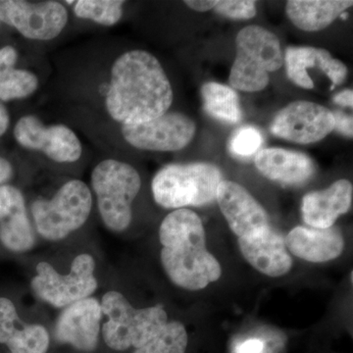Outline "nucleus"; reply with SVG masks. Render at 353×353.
Instances as JSON below:
<instances>
[{"instance_id": "1", "label": "nucleus", "mask_w": 353, "mask_h": 353, "mask_svg": "<svg viewBox=\"0 0 353 353\" xmlns=\"http://www.w3.org/2000/svg\"><path fill=\"white\" fill-rule=\"evenodd\" d=\"M102 110L120 126L148 122L168 112L173 88L154 55L143 50L121 53L99 85Z\"/></svg>"}, {"instance_id": "2", "label": "nucleus", "mask_w": 353, "mask_h": 353, "mask_svg": "<svg viewBox=\"0 0 353 353\" xmlns=\"http://www.w3.org/2000/svg\"><path fill=\"white\" fill-rule=\"evenodd\" d=\"M159 240L162 267L178 287L196 292L222 276V267L208 250L205 230L194 211L181 208L169 213L160 225Z\"/></svg>"}, {"instance_id": "3", "label": "nucleus", "mask_w": 353, "mask_h": 353, "mask_svg": "<svg viewBox=\"0 0 353 353\" xmlns=\"http://www.w3.org/2000/svg\"><path fill=\"white\" fill-rule=\"evenodd\" d=\"M90 180L102 222L110 231L124 232L131 224L132 202L141 188L139 172L122 160L106 158L94 167Z\"/></svg>"}, {"instance_id": "4", "label": "nucleus", "mask_w": 353, "mask_h": 353, "mask_svg": "<svg viewBox=\"0 0 353 353\" xmlns=\"http://www.w3.org/2000/svg\"><path fill=\"white\" fill-rule=\"evenodd\" d=\"M222 173L215 165L196 162L169 164L153 176V199L166 209L202 206L216 199Z\"/></svg>"}, {"instance_id": "5", "label": "nucleus", "mask_w": 353, "mask_h": 353, "mask_svg": "<svg viewBox=\"0 0 353 353\" xmlns=\"http://www.w3.org/2000/svg\"><path fill=\"white\" fill-rule=\"evenodd\" d=\"M236 44L230 85L243 92L263 90L270 81L269 74L278 71L284 64L277 36L260 26H248L239 32Z\"/></svg>"}, {"instance_id": "6", "label": "nucleus", "mask_w": 353, "mask_h": 353, "mask_svg": "<svg viewBox=\"0 0 353 353\" xmlns=\"http://www.w3.org/2000/svg\"><path fill=\"white\" fill-rule=\"evenodd\" d=\"M101 305L102 314L108 317L102 327L103 340L118 352L143 347L168 323L162 305L136 309L126 297L114 290L102 296Z\"/></svg>"}, {"instance_id": "7", "label": "nucleus", "mask_w": 353, "mask_h": 353, "mask_svg": "<svg viewBox=\"0 0 353 353\" xmlns=\"http://www.w3.org/2000/svg\"><path fill=\"white\" fill-rule=\"evenodd\" d=\"M92 208V190L78 179L65 183L50 199L39 197L31 204L37 231L52 241L63 240L83 227Z\"/></svg>"}, {"instance_id": "8", "label": "nucleus", "mask_w": 353, "mask_h": 353, "mask_svg": "<svg viewBox=\"0 0 353 353\" xmlns=\"http://www.w3.org/2000/svg\"><path fill=\"white\" fill-rule=\"evenodd\" d=\"M94 269L95 261L90 254L78 255L68 275H61L50 264L41 262L37 266L36 277L32 279V289L46 303L64 307L90 297L97 290Z\"/></svg>"}, {"instance_id": "9", "label": "nucleus", "mask_w": 353, "mask_h": 353, "mask_svg": "<svg viewBox=\"0 0 353 353\" xmlns=\"http://www.w3.org/2000/svg\"><path fill=\"white\" fill-rule=\"evenodd\" d=\"M68 21V9L62 2L0 0V22L14 28L31 41L57 39L64 31Z\"/></svg>"}, {"instance_id": "10", "label": "nucleus", "mask_w": 353, "mask_h": 353, "mask_svg": "<svg viewBox=\"0 0 353 353\" xmlns=\"http://www.w3.org/2000/svg\"><path fill=\"white\" fill-rule=\"evenodd\" d=\"M13 134L21 148L41 152L57 163H74L83 154L82 143L73 129L65 124L46 125L34 114L22 116Z\"/></svg>"}, {"instance_id": "11", "label": "nucleus", "mask_w": 353, "mask_h": 353, "mask_svg": "<svg viewBox=\"0 0 353 353\" xmlns=\"http://www.w3.org/2000/svg\"><path fill=\"white\" fill-rule=\"evenodd\" d=\"M196 124L187 115L167 112L148 122L120 126L121 136L132 148L155 152H179L196 134Z\"/></svg>"}, {"instance_id": "12", "label": "nucleus", "mask_w": 353, "mask_h": 353, "mask_svg": "<svg viewBox=\"0 0 353 353\" xmlns=\"http://www.w3.org/2000/svg\"><path fill=\"white\" fill-rule=\"evenodd\" d=\"M333 112L314 102H292L279 111L270 131L274 136L292 143L309 145L326 138L334 131Z\"/></svg>"}, {"instance_id": "13", "label": "nucleus", "mask_w": 353, "mask_h": 353, "mask_svg": "<svg viewBox=\"0 0 353 353\" xmlns=\"http://www.w3.org/2000/svg\"><path fill=\"white\" fill-rule=\"evenodd\" d=\"M216 201L230 229L239 238L259 233L270 226L265 209L240 183L222 181L218 185Z\"/></svg>"}, {"instance_id": "14", "label": "nucleus", "mask_w": 353, "mask_h": 353, "mask_svg": "<svg viewBox=\"0 0 353 353\" xmlns=\"http://www.w3.org/2000/svg\"><path fill=\"white\" fill-rule=\"evenodd\" d=\"M101 303L94 297L70 304L60 314L55 327V339L83 352L97 347L101 332Z\"/></svg>"}, {"instance_id": "15", "label": "nucleus", "mask_w": 353, "mask_h": 353, "mask_svg": "<svg viewBox=\"0 0 353 353\" xmlns=\"http://www.w3.org/2000/svg\"><path fill=\"white\" fill-rule=\"evenodd\" d=\"M239 248L246 261L268 277H282L292 268L294 262L284 238L271 226L239 238Z\"/></svg>"}, {"instance_id": "16", "label": "nucleus", "mask_w": 353, "mask_h": 353, "mask_svg": "<svg viewBox=\"0 0 353 353\" xmlns=\"http://www.w3.org/2000/svg\"><path fill=\"white\" fill-rule=\"evenodd\" d=\"M0 241L14 252H28L34 245L24 196L13 185L0 187Z\"/></svg>"}, {"instance_id": "17", "label": "nucleus", "mask_w": 353, "mask_h": 353, "mask_svg": "<svg viewBox=\"0 0 353 353\" xmlns=\"http://www.w3.org/2000/svg\"><path fill=\"white\" fill-rule=\"evenodd\" d=\"M352 183L345 179L336 181L328 189L308 192L301 202L304 223L317 229L333 227L339 217L352 208Z\"/></svg>"}, {"instance_id": "18", "label": "nucleus", "mask_w": 353, "mask_h": 353, "mask_svg": "<svg viewBox=\"0 0 353 353\" xmlns=\"http://www.w3.org/2000/svg\"><path fill=\"white\" fill-rule=\"evenodd\" d=\"M285 245L290 254L311 263H323L338 259L345 248V240L338 228L317 229L299 226L288 234Z\"/></svg>"}, {"instance_id": "19", "label": "nucleus", "mask_w": 353, "mask_h": 353, "mask_svg": "<svg viewBox=\"0 0 353 353\" xmlns=\"http://www.w3.org/2000/svg\"><path fill=\"white\" fill-rule=\"evenodd\" d=\"M254 162L267 178L289 185L307 182L315 173V165L308 155L284 148H265L257 153Z\"/></svg>"}, {"instance_id": "20", "label": "nucleus", "mask_w": 353, "mask_h": 353, "mask_svg": "<svg viewBox=\"0 0 353 353\" xmlns=\"http://www.w3.org/2000/svg\"><path fill=\"white\" fill-rule=\"evenodd\" d=\"M18 317L12 301L0 297V343H4L11 353H46L50 336L41 325H24Z\"/></svg>"}, {"instance_id": "21", "label": "nucleus", "mask_w": 353, "mask_h": 353, "mask_svg": "<svg viewBox=\"0 0 353 353\" xmlns=\"http://www.w3.org/2000/svg\"><path fill=\"white\" fill-rule=\"evenodd\" d=\"M352 4L350 0H290L285 12L299 29L317 32L329 27Z\"/></svg>"}, {"instance_id": "22", "label": "nucleus", "mask_w": 353, "mask_h": 353, "mask_svg": "<svg viewBox=\"0 0 353 353\" xmlns=\"http://www.w3.org/2000/svg\"><path fill=\"white\" fill-rule=\"evenodd\" d=\"M18 51L12 46L0 48V101H19L38 90L39 79L28 69L16 68Z\"/></svg>"}, {"instance_id": "23", "label": "nucleus", "mask_w": 353, "mask_h": 353, "mask_svg": "<svg viewBox=\"0 0 353 353\" xmlns=\"http://www.w3.org/2000/svg\"><path fill=\"white\" fill-rule=\"evenodd\" d=\"M203 108L212 117L236 124L241 120L240 101L236 90L223 83L209 82L201 87Z\"/></svg>"}, {"instance_id": "24", "label": "nucleus", "mask_w": 353, "mask_h": 353, "mask_svg": "<svg viewBox=\"0 0 353 353\" xmlns=\"http://www.w3.org/2000/svg\"><path fill=\"white\" fill-rule=\"evenodd\" d=\"M322 48L312 46H289L285 50V72L292 83L305 90L314 88L308 69L319 67Z\"/></svg>"}, {"instance_id": "25", "label": "nucleus", "mask_w": 353, "mask_h": 353, "mask_svg": "<svg viewBox=\"0 0 353 353\" xmlns=\"http://www.w3.org/2000/svg\"><path fill=\"white\" fill-rule=\"evenodd\" d=\"M65 3L73 6V12L79 19L112 27L122 19L126 2L121 0H79L65 1Z\"/></svg>"}, {"instance_id": "26", "label": "nucleus", "mask_w": 353, "mask_h": 353, "mask_svg": "<svg viewBox=\"0 0 353 353\" xmlns=\"http://www.w3.org/2000/svg\"><path fill=\"white\" fill-rule=\"evenodd\" d=\"M188 341L187 330L182 323L168 322L152 340L132 353H185Z\"/></svg>"}, {"instance_id": "27", "label": "nucleus", "mask_w": 353, "mask_h": 353, "mask_svg": "<svg viewBox=\"0 0 353 353\" xmlns=\"http://www.w3.org/2000/svg\"><path fill=\"white\" fill-rule=\"evenodd\" d=\"M263 143L261 132L252 126L241 127L234 132L229 143L230 152L238 157H252Z\"/></svg>"}, {"instance_id": "28", "label": "nucleus", "mask_w": 353, "mask_h": 353, "mask_svg": "<svg viewBox=\"0 0 353 353\" xmlns=\"http://www.w3.org/2000/svg\"><path fill=\"white\" fill-rule=\"evenodd\" d=\"M252 0H222L213 10L220 15L234 20H248L256 15V6Z\"/></svg>"}, {"instance_id": "29", "label": "nucleus", "mask_w": 353, "mask_h": 353, "mask_svg": "<svg viewBox=\"0 0 353 353\" xmlns=\"http://www.w3.org/2000/svg\"><path fill=\"white\" fill-rule=\"evenodd\" d=\"M318 68L321 70L323 73L326 74L332 81L333 83L332 88L336 85H343L348 74L347 65L332 57L331 53L326 50H323Z\"/></svg>"}, {"instance_id": "30", "label": "nucleus", "mask_w": 353, "mask_h": 353, "mask_svg": "<svg viewBox=\"0 0 353 353\" xmlns=\"http://www.w3.org/2000/svg\"><path fill=\"white\" fill-rule=\"evenodd\" d=\"M333 115L334 119V130L341 132V134L347 137V138H352V116L347 115L345 112H341V111L333 112Z\"/></svg>"}, {"instance_id": "31", "label": "nucleus", "mask_w": 353, "mask_h": 353, "mask_svg": "<svg viewBox=\"0 0 353 353\" xmlns=\"http://www.w3.org/2000/svg\"><path fill=\"white\" fill-rule=\"evenodd\" d=\"M264 345L259 340L246 341L236 348V353H261Z\"/></svg>"}, {"instance_id": "32", "label": "nucleus", "mask_w": 353, "mask_h": 353, "mask_svg": "<svg viewBox=\"0 0 353 353\" xmlns=\"http://www.w3.org/2000/svg\"><path fill=\"white\" fill-rule=\"evenodd\" d=\"M218 1L212 0V1H196V0H187L185 1V6L190 7L192 10L197 12H206V11L213 10Z\"/></svg>"}, {"instance_id": "33", "label": "nucleus", "mask_w": 353, "mask_h": 353, "mask_svg": "<svg viewBox=\"0 0 353 353\" xmlns=\"http://www.w3.org/2000/svg\"><path fill=\"white\" fill-rule=\"evenodd\" d=\"M333 101L338 105L345 106V108H352L353 105V92L352 90H345L334 95Z\"/></svg>"}, {"instance_id": "34", "label": "nucleus", "mask_w": 353, "mask_h": 353, "mask_svg": "<svg viewBox=\"0 0 353 353\" xmlns=\"http://www.w3.org/2000/svg\"><path fill=\"white\" fill-rule=\"evenodd\" d=\"M13 175V167L6 158L0 157V187Z\"/></svg>"}, {"instance_id": "35", "label": "nucleus", "mask_w": 353, "mask_h": 353, "mask_svg": "<svg viewBox=\"0 0 353 353\" xmlns=\"http://www.w3.org/2000/svg\"><path fill=\"white\" fill-rule=\"evenodd\" d=\"M10 125V116L6 106L0 102V138L6 134Z\"/></svg>"}, {"instance_id": "36", "label": "nucleus", "mask_w": 353, "mask_h": 353, "mask_svg": "<svg viewBox=\"0 0 353 353\" xmlns=\"http://www.w3.org/2000/svg\"><path fill=\"white\" fill-rule=\"evenodd\" d=\"M0 25H1V22H0Z\"/></svg>"}]
</instances>
